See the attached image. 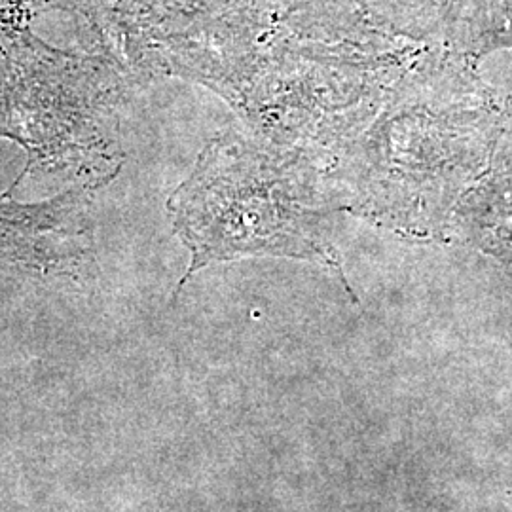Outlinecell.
<instances>
[{
	"label": "cell",
	"mask_w": 512,
	"mask_h": 512,
	"mask_svg": "<svg viewBox=\"0 0 512 512\" xmlns=\"http://www.w3.org/2000/svg\"><path fill=\"white\" fill-rule=\"evenodd\" d=\"M336 207L323 160L264 139L220 135L167 202L173 230L192 255L173 300L205 266L247 256L319 262L346 285L327 226Z\"/></svg>",
	"instance_id": "cell-2"
},
{
	"label": "cell",
	"mask_w": 512,
	"mask_h": 512,
	"mask_svg": "<svg viewBox=\"0 0 512 512\" xmlns=\"http://www.w3.org/2000/svg\"><path fill=\"white\" fill-rule=\"evenodd\" d=\"M450 37L452 54L473 65L484 55L512 50V0H467Z\"/></svg>",
	"instance_id": "cell-5"
},
{
	"label": "cell",
	"mask_w": 512,
	"mask_h": 512,
	"mask_svg": "<svg viewBox=\"0 0 512 512\" xmlns=\"http://www.w3.org/2000/svg\"><path fill=\"white\" fill-rule=\"evenodd\" d=\"M90 190L76 188L40 203L14 202L12 188L6 190L0 196V270L40 281L88 272Z\"/></svg>",
	"instance_id": "cell-3"
},
{
	"label": "cell",
	"mask_w": 512,
	"mask_h": 512,
	"mask_svg": "<svg viewBox=\"0 0 512 512\" xmlns=\"http://www.w3.org/2000/svg\"><path fill=\"white\" fill-rule=\"evenodd\" d=\"M450 234L494 256L512 275V99L492 162L459 200Z\"/></svg>",
	"instance_id": "cell-4"
},
{
	"label": "cell",
	"mask_w": 512,
	"mask_h": 512,
	"mask_svg": "<svg viewBox=\"0 0 512 512\" xmlns=\"http://www.w3.org/2000/svg\"><path fill=\"white\" fill-rule=\"evenodd\" d=\"M509 103L452 52L408 71L330 162L340 205L410 238L450 236L459 200L492 162Z\"/></svg>",
	"instance_id": "cell-1"
}]
</instances>
